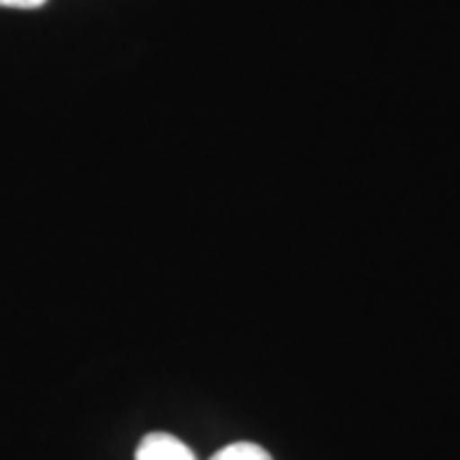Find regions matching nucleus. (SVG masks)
<instances>
[{"label": "nucleus", "instance_id": "nucleus-1", "mask_svg": "<svg viewBox=\"0 0 460 460\" xmlns=\"http://www.w3.org/2000/svg\"><path fill=\"white\" fill-rule=\"evenodd\" d=\"M136 460H198L195 453L181 443L180 438L169 435V432H151L146 435L138 450H136Z\"/></svg>", "mask_w": 460, "mask_h": 460}, {"label": "nucleus", "instance_id": "nucleus-3", "mask_svg": "<svg viewBox=\"0 0 460 460\" xmlns=\"http://www.w3.org/2000/svg\"><path fill=\"white\" fill-rule=\"evenodd\" d=\"M49 0H0V8H18V11H36Z\"/></svg>", "mask_w": 460, "mask_h": 460}, {"label": "nucleus", "instance_id": "nucleus-2", "mask_svg": "<svg viewBox=\"0 0 460 460\" xmlns=\"http://www.w3.org/2000/svg\"><path fill=\"white\" fill-rule=\"evenodd\" d=\"M210 460H274L261 445L256 443H233L217 450Z\"/></svg>", "mask_w": 460, "mask_h": 460}]
</instances>
